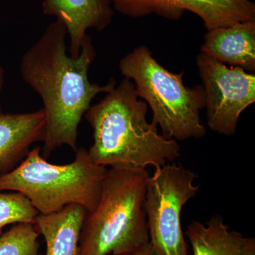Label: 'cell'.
I'll return each instance as SVG.
<instances>
[{
  "label": "cell",
  "instance_id": "obj_1",
  "mask_svg": "<svg viewBox=\"0 0 255 255\" xmlns=\"http://www.w3.org/2000/svg\"><path fill=\"white\" fill-rule=\"evenodd\" d=\"M66 28L55 21L23 54L20 65L23 80L41 97L45 124L43 158L63 145L76 151L78 127L92 100L117 85L92 83L88 73L95 59L91 37L85 38L78 57L68 54Z\"/></svg>",
  "mask_w": 255,
  "mask_h": 255
},
{
  "label": "cell",
  "instance_id": "obj_2",
  "mask_svg": "<svg viewBox=\"0 0 255 255\" xmlns=\"http://www.w3.org/2000/svg\"><path fill=\"white\" fill-rule=\"evenodd\" d=\"M148 106L133 82L124 78L85 114L93 130L88 151L94 163L114 168H157L181 155L180 145L167 139L147 119Z\"/></svg>",
  "mask_w": 255,
  "mask_h": 255
},
{
  "label": "cell",
  "instance_id": "obj_3",
  "mask_svg": "<svg viewBox=\"0 0 255 255\" xmlns=\"http://www.w3.org/2000/svg\"><path fill=\"white\" fill-rule=\"evenodd\" d=\"M149 174L144 168L107 169L100 200L87 213L78 255H117L150 243L145 209Z\"/></svg>",
  "mask_w": 255,
  "mask_h": 255
},
{
  "label": "cell",
  "instance_id": "obj_4",
  "mask_svg": "<svg viewBox=\"0 0 255 255\" xmlns=\"http://www.w3.org/2000/svg\"><path fill=\"white\" fill-rule=\"evenodd\" d=\"M75 152L73 162L60 165L47 162L41 147L31 149L18 166L0 177V191L21 193L39 214H53L71 204L92 212L108 168L94 163L85 148Z\"/></svg>",
  "mask_w": 255,
  "mask_h": 255
},
{
  "label": "cell",
  "instance_id": "obj_5",
  "mask_svg": "<svg viewBox=\"0 0 255 255\" xmlns=\"http://www.w3.org/2000/svg\"><path fill=\"white\" fill-rule=\"evenodd\" d=\"M119 70L133 82L139 98L150 107L152 123L167 139L201 138L206 133L200 112L205 108V92L201 85L186 87L184 71H169L153 58L147 47L140 46L124 57Z\"/></svg>",
  "mask_w": 255,
  "mask_h": 255
},
{
  "label": "cell",
  "instance_id": "obj_6",
  "mask_svg": "<svg viewBox=\"0 0 255 255\" xmlns=\"http://www.w3.org/2000/svg\"><path fill=\"white\" fill-rule=\"evenodd\" d=\"M197 175L182 164L167 163L149 176L145 209L149 241L156 255H188L181 215L199 186Z\"/></svg>",
  "mask_w": 255,
  "mask_h": 255
},
{
  "label": "cell",
  "instance_id": "obj_7",
  "mask_svg": "<svg viewBox=\"0 0 255 255\" xmlns=\"http://www.w3.org/2000/svg\"><path fill=\"white\" fill-rule=\"evenodd\" d=\"M196 65L205 92L208 127L232 136L240 116L255 102V75L201 53L196 57Z\"/></svg>",
  "mask_w": 255,
  "mask_h": 255
},
{
  "label": "cell",
  "instance_id": "obj_8",
  "mask_svg": "<svg viewBox=\"0 0 255 255\" xmlns=\"http://www.w3.org/2000/svg\"><path fill=\"white\" fill-rule=\"evenodd\" d=\"M114 9L131 18L155 14L177 20L185 11L204 21L207 31L240 22L255 21V4L251 0H110Z\"/></svg>",
  "mask_w": 255,
  "mask_h": 255
},
{
  "label": "cell",
  "instance_id": "obj_9",
  "mask_svg": "<svg viewBox=\"0 0 255 255\" xmlns=\"http://www.w3.org/2000/svg\"><path fill=\"white\" fill-rule=\"evenodd\" d=\"M42 10L66 28L73 57L80 55L87 31H103L114 14L110 0H43Z\"/></svg>",
  "mask_w": 255,
  "mask_h": 255
},
{
  "label": "cell",
  "instance_id": "obj_10",
  "mask_svg": "<svg viewBox=\"0 0 255 255\" xmlns=\"http://www.w3.org/2000/svg\"><path fill=\"white\" fill-rule=\"evenodd\" d=\"M43 109L23 114H0V177L13 170L26 157L34 142H43Z\"/></svg>",
  "mask_w": 255,
  "mask_h": 255
},
{
  "label": "cell",
  "instance_id": "obj_11",
  "mask_svg": "<svg viewBox=\"0 0 255 255\" xmlns=\"http://www.w3.org/2000/svg\"><path fill=\"white\" fill-rule=\"evenodd\" d=\"M201 53L223 64L255 71V21L240 22L206 33Z\"/></svg>",
  "mask_w": 255,
  "mask_h": 255
},
{
  "label": "cell",
  "instance_id": "obj_12",
  "mask_svg": "<svg viewBox=\"0 0 255 255\" xmlns=\"http://www.w3.org/2000/svg\"><path fill=\"white\" fill-rule=\"evenodd\" d=\"M186 236L193 255H255V239L230 231L222 216L215 215L206 224L194 221Z\"/></svg>",
  "mask_w": 255,
  "mask_h": 255
},
{
  "label": "cell",
  "instance_id": "obj_13",
  "mask_svg": "<svg viewBox=\"0 0 255 255\" xmlns=\"http://www.w3.org/2000/svg\"><path fill=\"white\" fill-rule=\"evenodd\" d=\"M87 210L71 204L48 215L39 214L35 226L46 243V255H78L79 241Z\"/></svg>",
  "mask_w": 255,
  "mask_h": 255
},
{
  "label": "cell",
  "instance_id": "obj_14",
  "mask_svg": "<svg viewBox=\"0 0 255 255\" xmlns=\"http://www.w3.org/2000/svg\"><path fill=\"white\" fill-rule=\"evenodd\" d=\"M39 236L33 223H18L0 236V255H41Z\"/></svg>",
  "mask_w": 255,
  "mask_h": 255
},
{
  "label": "cell",
  "instance_id": "obj_15",
  "mask_svg": "<svg viewBox=\"0 0 255 255\" xmlns=\"http://www.w3.org/2000/svg\"><path fill=\"white\" fill-rule=\"evenodd\" d=\"M38 215L31 201L21 193L0 191V231L8 225L34 224Z\"/></svg>",
  "mask_w": 255,
  "mask_h": 255
},
{
  "label": "cell",
  "instance_id": "obj_16",
  "mask_svg": "<svg viewBox=\"0 0 255 255\" xmlns=\"http://www.w3.org/2000/svg\"><path fill=\"white\" fill-rule=\"evenodd\" d=\"M117 255H156L150 246V243L147 246L142 247L141 248L135 250V251L130 252V253H124V254Z\"/></svg>",
  "mask_w": 255,
  "mask_h": 255
},
{
  "label": "cell",
  "instance_id": "obj_17",
  "mask_svg": "<svg viewBox=\"0 0 255 255\" xmlns=\"http://www.w3.org/2000/svg\"><path fill=\"white\" fill-rule=\"evenodd\" d=\"M1 71L0 70V86H1ZM0 114H1V109H0Z\"/></svg>",
  "mask_w": 255,
  "mask_h": 255
}]
</instances>
